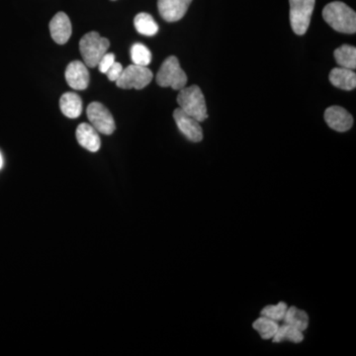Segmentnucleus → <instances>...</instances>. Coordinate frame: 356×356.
Here are the masks:
<instances>
[{"label": "nucleus", "mask_w": 356, "mask_h": 356, "mask_svg": "<svg viewBox=\"0 0 356 356\" xmlns=\"http://www.w3.org/2000/svg\"><path fill=\"white\" fill-rule=\"evenodd\" d=\"M316 0H289L290 22L294 33L304 35L309 28Z\"/></svg>", "instance_id": "39448f33"}, {"label": "nucleus", "mask_w": 356, "mask_h": 356, "mask_svg": "<svg viewBox=\"0 0 356 356\" xmlns=\"http://www.w3.org/2000/svg\"><path fill=\"white\" fill-rule=\"evenodd\" d=\"M326 123L337 132L344 133L353 127V117L341 106H331L325 112Z\"/></svg>", "instance_id": "9b49d317"}, {"label": "nucleus", "mask_w": 356, "mask_h": 356, "mask_svg": "<svg viewBox=\"0 0 356 356\" xmlns=\"http://www.w3.org/2000/svg\"><path fill=\"white\" fill-rule=\"evenodd\" d=\"M330 81L335 87L344 90H353L356 87L355 70L346 67H335L330 72Z\"/></svg>", "instance_id": "4468645a"}, {"label": "nucleus", "mask_w": 356, "mask_h": 356, "mask_svg": "<svg viewBox=\"0 0 356 356\" xmlns=\"http://www.w3.org/2000/svg\"><path fill=\"white\" fill-rule=\"evenodd\" d=\"M3 167V158H2L1 153H0V169Z\"/></svg>", "instance_id": "393cba45"}, {"label": "nucleus", "mask_w": 356, "mask_h": 356, "mask_svg": "<svg viewBox=\"0 0 356 356\" xmlns=\"http://www.w3.org/2000/svg\"><path fill=\"white\" fill-rule=\"evenodd\" d=\"M335 62L342 67L355 70L356 67V49L350 45H342L335 51Z\"/></svg>", "instance_id": "a211bd4d"}, {"label": "nucleus", "mask_w": 356, "mask_h": 356, "mask_svg": "<svg viewBox=\"0 0 356 356\" xmlns=\"http://www.w3.org/2000/svg\"><path fill=\"white\" fill-rule=\"evenodd\" d=\"M288 309L286 303L280 302L278 305L266 306L262 310V316L269 317V319L273 320V321H282L285 316V313Z\"/></svg>", "instance_id": "4be33fe9"}, {"label": "nucleus", "mask_w": 356, "mask_h": 356, "mask_svg": "<svg viewBox=\"0 0 356 356\" xmlns=\"http://www.w3.org/2000/svg\"><path fill=\"white\" fill-rule=\"evenodd\" d=\"M191 2L192 0H158V11L165 21H179L185 17Z\"/></svg>", "instance_id": "1a4fd4ad"}, {"label": "nucleus", "mask_w": 356, "mask_h": 356, "mask_svg": "<svg viewBox=\"0 0 356 356\" xmlns=\"http://www.w3.org/2000/svg\"><path fill=\"white\" fill-rule=\"evenodd\" d=\"M156 83L162 87H171L174 90L185 88L187 83V76L181 69L180 63L176 56H169L156 74Z\"/></svg>", "instance_id": "20e7f679"}, {"label": "nucleus", "mask_w": 356, "mask_h": 356, "mask_svg": "<svg viewBox=\"0 0 356 356\" xmlns=\"http://www.w3.org/2000/svg\"><path fill=\"white\" fill-rule=\"evenodd\" d=\"M110 42L107 38L101 37L97 32L85 34L79 41V51L86 67H95L102 56L107 53Z\"/></svg>", "instance_id": "7ed1b4c3"}, {"label": "nucleus", "mask_w": 356, "mask_h": 356, "mask_svg": "<svg viewBox=\"0 0 356 356\" xmlns=\"http://www.w3.org/2000/svg\"><path fill=\"white\" fill-rule=\"evenodd\" d=\"M253 328L260 333L262 339H271L278 330V322L262 316L253 323Z\"/></svg>", "instance_id": "aec40b11"}, {"label": "nucleus", "mask_w": 356, "mask_h": 356, "mask_svg": "<svg viewBox=\"0 0 356 356\" xmlns=\"http://www.w3.org/2000/svg\"><path fill=\"white\" fill-rule=\"evenodd\" d=\"M86 115L90 120V125L98 133L103 135H112L116 129L114 118L103 104L99 102H92L86 109Z\"/></svg>", "instance_id": "0eeeda50"}, {"label": "nucleus", "mask_w": 356, "mask_h": 356, "mask_svg": "<svg viewBox=\"0 0 356 356\" xmlns=\"http://www.w3.org/2000/svg\"><path fill=\"white\" fill-rule=\"evenodd\" d=\"M67 85L76 90H85L90 85V72L85 63L74 61L67 65L65 72Z\"/></svg>", "instance_id": "9d476101"}, {"label": "nucleus", "mask_w": 356, "mask_h": 356, "mask_svg": "<svg viewBox=\"0 0 356 356\" xmlns=\"http://www.w3.org/2000/svg\"><path fill=\"white\" fill-rule=\"evenodd\" d=\"M303 332L284 323H283V325L278 326V332H276L274 337H272V341L275 342V344L282 342H294V344H300V342H303Z\"/></svg>", "instance_id": "6ab92c4d"}, {"label": "nucleus", "mask_w": 356, "mask_h": 356, "mask_svg": "<svg viewBox=\"0 0 356 356\" xmlns=\"http://www.w3.org/2000/svg\"><path fill=\"white\" fill-rule=\"evenodd\" d=\"M49 28L52 38L56 44H65L72 36V23L65 13H56L50 22Z\"/></svg>", "instance_id": "f8f14e48"}, {"label": "nucleus", "mask_w": 356, "mask_h": 356, "mask_svg": "<svg viewBox=\"0 0 356 356\" xmlns=\"http://www.w3.org/2000/svg\"><path fill=\"white\" fill-rule=\"evenodd\" d=\"M153 72L147 67L130 65L123 70L121 76L116 81L118 87L123 90H143L151 83Z\"/></svg>", "instance_id": "423d86ee"}, {"label": "nucleus", "mask_w": 356, "mask_h": 356, "mask_svg": "<svg viewBox=\"0 0 356 356\" xmlns=\"http://www.w3.org/2000/svg\"><path fill=\"white\" fill-rule=\"evenodd\" d=\"M123 70V65L121 63L115 62L111 65L110 69L106 72L105 74L107 76L109 81L116 83L117 79L121 76Z\"/></svg>", "instance_id": "b1692460"}, {"label": "nucleus", "mask_w": 356, "mask_h": 356, "mask_svg": "<svg viewBox=\"0 0 356 356\" xmlns=\"http://www.w3.org/2000/svg\"><path fill=\"white\" fill-rule=\"evenodd\" d=\"M60 107L65 116L76 119L83 113V101L76 93L67 92L61 97Z\"/></svg>", "instance_id": "2eb2a0df"}, {"label": "nucleus", "mask_w": 356, "mask_h": 356, "mask_svg": "<svg viewBox=\"0 0 356 356\" xmlns=\"http://www.w3.org/2000/svg\"><path fill=\"white\" fill-rule=\"evenodd\" d=\"M115 62H116V61H115V54L106 53L102 56L101 60L99 61L97 67H98L99 72H101V74H106V72L110 69L111 65Z\"/></svg>", "instance_id": "5701e85b"}, {"label": "nucleus", "mask_w": 356, "mask_h": 356, "mask_svg": "<svg viewBox=\"0 0 356 356\" xmlns=\"http://www.w3.org/2000/svg\"><path fill=\"white\" fill-rule=\"evenodd\" d=\"M131 59L134 65L147 67L151 62V53L145 45L136 43L131 48Z\"/></svg>", "instance_id": "412c9836"}, {"label": "nucleus", "mask_w": 356, "mask_h": 356, "mask_svg": "<svg viewBox=\"0 0 356 356\" xmlns=\"http://www.w3.org/2000/svg\"><path fill=\"white\" fill-rule=\"evenodd\" d=\"M323 17L326 23L339 33L355 34L356 32L355 11L344 2L328 3L324 8Z\"/></svg>", "instance_id": "f257e3e1"}, {"label": "nucleus", "mask_w": 356, "mask_h": 356, "mask_svg": "<svg viewBox=\"0 0 356 356\" xmlns=\"http://www.w3.org/2000/svg\"><path fill=\"white\" fill-rule=\"evenodd\" d=\"M174 118L179 131L185 135L186 139L193 143H199L203 140V131H202L200 122L186 114L180 108L174 110Z\"/></svg>", "instance_id": "6e6552de"}, {"label": "nucleus", "mask_w": 356, "mask_h": 356, "mask_svg": "<svg viewBox=\"0 0 356 356\" xmlns=\"http://www.w3.org/2000/svg\"><path fill=\"white\" fill-rule=\"evenodd\" d=\"M282 321L283 323L293 326L301 332H305L309 326V317H308L307 313L294 307V306L288 308Z\"/></svg>", "instance_id": "dca6fc26"}, {"label": "nucleus", "mask_w": 356, "mask_h": 356, "mask_svg": "<svg viewBox=\"0 0 356 356\" xmlns=\"http://www.w3.org/2000/svg\"><path fill=\"white\" fill-rule=\"evenodd\" d=\"M136 30L145 36H155L158 32V25L149 13H139L134 19Z\"/></svg>", "instance_id": "f3484780"}, {"label": "nucleus", "mask_w": 356, "mask_h": 356, "mask_svg": "<svg viewBox=\"0 0 356 356\" xmlns=\"http://www.w3.org/2000/svg\"><path fill=\"white\" fill-rule=\"evenodd\" d=\"M76 140L81 147L92 153H96L101 146L98 132L90 124L81 123L76 129Z\"/></svg>", "instance_id": "ddd939ff"}, {"label": "nucleus", "mask_w": 356, "mask_h": 356, "mask_svg": "<svg viewBox=\"0 0 356 356\" xmlns=\"http://www.w3.org/2000/svg\"><path fill=\"white\" fill-rule=\"evenodd\" d=\"M179 108L198 122L208 118L205 97L199 86L192 85L179 90L178 96Z\"/></svg>", "instance_id": "f03ea898"}]
</instances>
